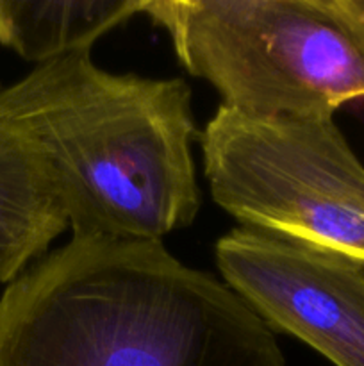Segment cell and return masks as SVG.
<instances>
[{
    "label": "cell",
    "mask_w": 364,
    "mask_h": 366,
    "mask_svg": "<svg viewBox=\"0 0 364 366\" xmlns=\"http://www.w3.org/2000/svg\"><path fill=\"white\" fill-rule=\"evenodd\" d=\"M0 366H285L231 286L163 242L71 238L0 297Z\"/></svg>",
    "instance_id": "obj_1"
},
{
    "label": "cell",
    "mask_w": 364,
    "mask_h": 366,
    "mask_svg": "<svg viewBox=\"0 0 364 366\" xmlns=\"http://www.w3.org/2000/svg\"><path fill=\"white\" fill-rule=\"evenodd\" d=\"M0 117L34 142L71 238L161 242L198 214L182 79L111 74L81 50L0 86Z\"/></svg>",
    "instance_id": "obj_2"
},
{
    "label": "cell",
    "mask_w": 364,
    "mask_h": 366,
    "mask_svg": "<svg viewBox=\"0 0 364 366\" xmlns=\"http://www.w3.org/2000/svg\"><path fill=\"white\" fill-rule=\"evenodd\" d=\"M143 14L227 109L334 117L364 99V56L321 0H146Z\"/></svg>",
    "instance_id": "obj_3"
},
{
    "label": "cell",
    "mask_w": 364,
    "mask_h": 366,
    "mask_svg": "<svg viewBox=\"0 0 364 366\" xmlns=\"http://www.w3.org/2000/svg\"><path fill=\"white\" fill-rule=\"evenodd\" d=\"M198 142L211 195L241 227L364 263V167L334 117L220 106Z\"/></svg>",
    "instance_id": "obj_4"
},
{
    "label": "cell",
    "mask_w": 364,
    "mask_h": 366,
    "mask_svg": "<svg viewBox=\"0 0 364 366\" xmlns=\"http://www.w3.org/2000/svg\"><path fill=\"white\" fill-rule=\"evenodd\" d=\"M218 270L271 329L335 366H364V263L239 227L214 247Z\"/></svg>",
    "instance_id": "obj_5"
},
{
    "label": "cell",
    "mask_w": 364,
    "mask_h": 366,
    "mask_svg": "<svg viewBox=\"0 0 364 366\" xmlns=\"http://www.w3.org/2000/svg\"><path fill=\"white\" fill-rule=\"evenodd\" d=\"M68 229L39 150L0 117V285H9Z\"/></svg>",
    "instance_id": "obj_6"
},
{
    "label": "cell",
    "mask_w": 364,
    "mask_h": 366,
    "mask_svg": "<svg viewBox=\"0 0 364 366\" xmlns=\"http://www.w3.org/2000/svg\"><path fill=\"white\" fill-rule=\"evenodd\" d=\"M146 0H0V43L25 61L49 63L143 13Z\"/></svg>",
    "instance_id": "obj_7"
},
{
    "label": "cell",
    "mask_w": 364,
    "mask_h": 366,
    "mask_svg": "<svg viewBox=\"0 0 364 366\" xmlns=\"http://www.w3.org/2000/svg\"><path fill=\"white\" fill-rule=\"evenodd\" d=\"M364 56V0H321Z\"/></svg>",
    "instance_id": "obj_8"
}]
</instances>
